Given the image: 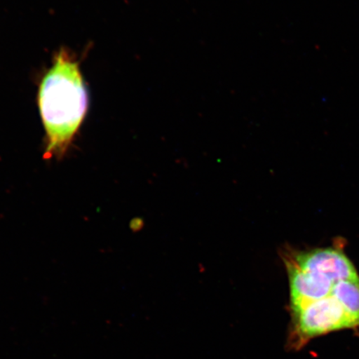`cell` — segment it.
I'll use <instances>...</instances> for the list:
<instances>
[{
	"label": "cell",
	"mask_w": 359,
	"mask_h": 359,
	"mask_svg": "<svg viewBox=\"0 0 359 359\" xmlns=\"http://www.w3.org/2000/svg\"><path fill=\"white\" fill-rule=\"evenodd\" d=\"M291 346L300 348L309 340L332 332L359 327L333 294L292 311Z\"/></svg>",
	"instance_id": "2"
},
{
	"label": "cell",
	"mask_w": 359,
	"mask_h": 359,
	"mask_svg": "<svg viewBox=\"0 0 359 359\" xmlns=\"http://www.w3.org/2000/svg\"><path fill=\"white\" fill-rule=\"evenodd\" d=\"M88 98L79 62L61 49L40 84L39 106L46 133L44 158H62L88 111Z\"/></svg>",
	"instance_id": "1"
}]
</instances>
